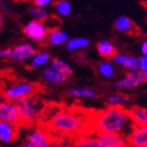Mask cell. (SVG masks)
<instances>
[{
  "label": "cell",
  "mask_w": 147,
  "mask_h": 147,
  "mask_svg": "<svg viewBox=\"0 0 147 147\" xmlns=\"http://www.w3.org/2000/svg\"><path fill=\"white\" fill-rule=\"evenodd\" d=\"M92 127L98 134H116L127 138L134 124L124 107L107 106L92 118Z\"/></svg>",
  "instance_id": "cell-1"
},
{
  "label": "cell",
  "mask_w": 147,
  "mask_h": 147,
  "mask_svg": "<svg viewBox=\"0 0 147 147\" xmlns=\"http://www.w3.org/2000/svg\"><path fill=\"white\" fill-rule=\"evenodd\" d=\"M88 122H92V119H86L85 113L67 109L55 113L49 121V125L54 130L62 135L79 136L85 134Z\"/></svg>",
  "instance_id": "cell-2"
},
{
  "label": "cell",
  "mask_w": 147,
  "mask_h": 147,
  "mask_svg": "<svg viewBox=\"0 0 147 147\" xmlns=\"http://www.w3.org/2000/svg\"><path fill=\"white\" fill-rule=\"evenodd\" d=\"M38 89L36 84L31 82H19L15 85L7 87L2 92L6 101H17L19 99L31 97Z\"/></svg>",
  "instance_id": "cell-3"
},
{
  "label": "cell",
  "mask_w": 147,
  "mask_h": 147,
  "mask_svg": "<svg viewBox=\"0 0 147 147\" xmlns=\"http://www.w3.org/2000/svg\"><path fill=\"white\" fill-rule=\"evenodd\" d=\"M147 81V74L143 73L141 71H130L126 74L122 79L117 80L113 83V87L118 90L123 89H134L137 88L143 83H146Z\"/></svg>",
  "instance_id": "cell-4"
},
{
  "label": "cell",
  "mask_w": 147,
  "mask_h": 147,
  "mask_svg": "<svg viewBox=\"0 0 147 147\" xmlns=\"http://www.w3.org/2000/svg\"><path fill=\"white\" fill-rule=\"evenodd\" d=\"M18 111L20 122L30 123L33 122L38 113V108L35 105V102L31 99V97L19 99L14 102Z\"/></svg>",
  "instance_id": "cell-5"
},
{
  "label": "cell",
  "mask_w": 147,
  "mask_h": 147,
  "mask_svg": "<svg viewBox=\"0 0 147 147\" xmlns=\"http://www.w3.org/2000/svg\"><path fill=\"white\" fill-rule=\"evenodd\" d=\"M49 28L45 22L40 21H32L28 22L23 28V33L26 36V38L31 39L35 42H42L46 39L49 34Z\"/></svg>",
  "instance_id": "cell-6"
},
{
  "label": "cell",
  "mask_w": 147,
  "mask_h": 147,
  "mask_svg": "<svg viewBox=\"0 0 147 147\" xmlns=\"http://www.w3.org/2000/svg\"><path fill=\"white\" fill-rule=\"evenodd\" d=\"M38 51L33 44L28 42L20 43L16 45L14 49H12V53L9 58L13 61H24L32 59L36 55Z\"/></svg>",
  "instance_id": "cell-7"
},
{
  "label": "cell",
  "mask_w": 147,
  "mask_h": 147,
  "mask_svg": "<svg viewBox=\"0 0 147 147\" xmlns=\"http://www.w3.org/2000/svg\"><path fill=\"white\" fill-rule=\"evenodd\" d=\"M0 121L14 125H18L21 123L14 102L5 100L2 104H0Z\"/></svg>",
  "instance_id": "cell-8"
},
{
  "label": "cell",
  "mask_w": 147,
  "mask_h": 147,
  "mask_svg": "<svg viewBox=\"0 0 147 147\" xmlns=\"http://www.w3.org/2000/svg\"><path fill=\"white\" fill-rule=\"evenodd\" d=\"M126 140L128 147L147 146V126L134 125Z\"/></svg>",
  "instance_id": "cell-9"
},
{
  "label": "cell",
  "mask_w": 147,
  "mask_h": 147,
  "mask_svg": "<svg viewBox=\"0 0 147 147\" xmlns=\"http://www.w3.org/2000/svg\"><path fill=\"white\" fill-rule=\"evenodd\" d=\"M97 141L101 147H128L125 137L116 134H98Z\"/></svg>",
  "instance_id": "cell-10"
},
{
  "label": "cell",
  "mask_w": 147,
  "mask_h": 147,
  "mask_svg": "<svg viewBox=\"0 0 147 147\" xmlns=\"http://www.w3.org/2000/svg\"><path fill=\"white\" fill-rule=\"evenodd\" d=\"M19 127L18 125L0 121V142L4 144H12L18 140Z\"/></svg>",
  "instance_id": "cell-11"
},
{
  "label": "cell",
  "mask_w": 147,
  "mask_h": 147,
  "mask_svg": "<svg viewBox=\"0 0 147 147\" xmlns=\"http://www.w3.org/2000/svg\"><path fill=\"white\" fill-rule=\"evenodd\" d=\"M113 62L119 66L126 68L130 71H138L139 65H138V58L135 56L130 55H124V54H117L113 58Z\"/></svg>",
  "instance_id": "cell-12"
},
{
  "label": "cell",
  "mask_w": 147,
  "mask_h": 147,
  "mask_svg": "<svg viewBox=\"0 0 147 147\" xmlns=\"http://www.w3.org/2000/svg\"><path fill=\"white\" fill-rule=\"evenodd\" d=\"M28 143L35 147H51L52 140L43 130H34L28 136Z\"/></svg>",
  "instance_id": "cell-13"
},
{
  "label": "cell",
  "mask_w": 147,
  "mask_h": 147,
  "mask_svg": "<svg viewBox=\"0 0 147 147\" xmlns=\"http://www.w3.org/2000/svg\"><path fill=\"white\" fill-rule=\"evenodd\" d=\"M42 79L49 85H61L67 81V77L56 71L51 66H46L42 71Z\"/></svg>",
  "instance_id": "cell-14"
},
{
  "label": "cell",
  "mask_w": 147,
  "mask_h": 147,
  "mask_svg": "<svg viewBox=\"0 0 147 147\" xmlns=\"http://www.w3.org/2000/svg\"><path fill=\"white\" fill-rule=\"evenodd\" d=\"M134 125L147 126V109L142 106H131L127 110Z\"/></svg>",
  "instance_id": "cell-15"
},
{
  "label": "cell",
  "mask_w": 147,
  "mask_h": 147,
  "mask_svg": "<svg viewBox=\"0 0 147 147\" xmlns=\"http://www.w3.org/2000/svg\"><path fill=\"white\" fill-rule=\"evenodd\" d=\"M113 28H116L117 31L121 32V33L130 34L131 32H134L136 30V25L128 16L121 15V16H118L115 19V21H113Z\"/></svg>",
  "instance_id": "cell-16"
},
{
  "label": "cell",
  "mask_w": 147,
  "mask_h": 147,
  "mask_svg": "<svg viewBox=\"0 0 147 147\" xmlns=\"http://www.w3.org/2000/svg\"><path fill=\"white\" fill-rule=\"evenodd\" d=\"M96 49H97L99 56L105 59L113 58L118 54L116 46L113 45L109 40H106V39L99 41L97 43V45H96Z\"/></svg>",
  "instance_id": "cell-17"
},
{
  "label": "cell",
  "mask_w": 147,
  "mask_h": 147,
  "mask_svg": "<svg viewBox=\"0 0 147 147\" xmlns=\"http://www.w3.org/2000/svg\"><path fill=\"white\" fill-rule=\"evenodd\" d=\"M46 40H47V43L51 44V45L59 46L67 42L68 36L65 32L61 31L59 28H57L49 30L47 37H46Z\"/></svg>",
  "instance_id": "cell-18"
},
{
  "label": "cell",
  "mask_w": 147,
  "mask_h": 147,
  "mask_svg": "<svg viewBox=\"0 0 147 147\" xmlns=\"http://www.w3.org/2000/svg\"><path fill=\"white\" fill-rule=\"evenodd\" d=\"M89 44H90V41L88 39H86L84 37H77V38L68 39L67 42L65 43V47L69 52H76V51L85 49L89 46Z\"/></svg>",
  "instance_id": "cell-19"
},
{
  "label": "cell",
  "mask_w": 147,
  "mask_h": 147,
  "mask_svg": "<svg viewBox=\"0 0 147 147\" xmlns=\"http://www.w3.org/2000/svg\"><path fill=\"white\" fill-rule=\"evenodd\" d=\"M68 95L74 98H84V99H97L99 97V94L96 90L89 88H69L68 89Z\"/></svg>",
  "instance_id": "cell-20"
},
{
  "label": "cell",
  "mask_w": 147,
  "mask_h": 147,
  "mask_svg": "<svg viewBox=\"0 0 147 147\" xmlns=\"http://www.w3.org/2000/svg\"><path fill=\"white\" fill-rule=\"evenodd\" d=\"M51 55H49V52L46 51H41V52H38L36 55L31 59V62H30V66L32 68H39L42 67L44 65H46L51 61Z\"/></svg>",
  "instance_id": "cell-21"
},
{
  "label": "cell",
  "mask_w": 147,
  "mask_h": 147,
  "mask_svg": "<svg viewBox=\"0 0 147 147\" xmlns=\"http://www.w3.org/2000/svg\"><path fill=\"white\" fill-rule=\"evenodd\" d=\"M129 101V97L125 94L116 92V94H110L106 98V102L109 106L115 107H124V105Z\"/></svg>",
  "instance_id": "cell-22"
},
{
  "label": "cell",
  "mask_w": 147,
  "mask_h": 147,
  "mask_svg": "<svg viewBox=\"0 0 147 147\" xmlns=\"http://www.w3.org/2000/svg\"><path fill=\"white\" fill-rule=\"evenodd\" d=\"M51 67L54 68L56 71H58V73H60L61 75H63L65 77L71 76V74H73V67H71V65L59 58L52 59V65H51Z\"/></svg>",
  "instance_id": "cell-23"
},
{
  "label": "cell",
  "mask_w": 147,
  "mask_h": 147,
  "mask_svg": "<svg viewBox=\"0 0 147 147\" xmlns=\"http://www.w3.org/2000/svg\"><path fill=\"white\" fill-rule=\"evenodd\" d=\"M97 71H98L99 75L102 76L103 78H113L115 76V73H116L115 66L109 61H104L99 63Z\"/></svg>",
  "instance_id": "cell-24"
},
{
  "label": "cell",
  "mask_w": 147,
  "mask_h": 147,
  "mask_svg": "<svg viewBox=\"0 0 147 147\" xmlns=\"http://www.w3.org/2000/svg\"><path fill=\"white\" fill-rule=\"evenodd\" d=\"M30 15L35 21H40V22H46L49 19V14L45 9H40L37 6H32L30 9Z\"/></svg>",
  "instance_id": "cell-25"
},
{
  "label": "cell",
  "mask_w": 147,
  "mask_h": 147,
  "mask_svg": "<svg viewBox=\"0 0 147 147\" xmlns=\"http://www.w3.org/2000/svg\"><path fill=\"white\" fill-rule=\"evenodd\" d=\"M55 9H56V13L59 16H61V17H67V16H69L71 14L73 7H71V4L68 1L60 0V1L56 2Z\"/></svg>",
  "instance_id": "cell-26"
},
{
  "label": "cell",
  "mask_w": 147,
  "mask_h": 147,
  "mask_svg": "<svg viewBox=\"0 0 147 147\" xmlns=\"http://www.w3.org/2000/svg\"><path fill=\"white\" fill-rule=\"evenodd\" d=\"M76 147H101L97 139L94 138H81L78 140Z\"/></svg>",
  "instance_id": "cell-27"
},
{
  "label": "cell",
  "mask_w": 147,
  "mask_h": 147,
  "mask_svg": "<svg viewBox=\"0 0 147 147\" xmlns=\"http://www.w3.org/2000/svg\"><path fill=\"white\" fill-rule=\"evenodd\" d=\"M138 65H139V71L147 74V57L146 56H142V57L138 58Z\"/></svg>",
  "instance_id": "cell-28"
},
{
  "label": "cell",
  "mask_w": 147,
  "mask_h": 147,
  "mask_svg": "<svg viewBox=\"0 0 147 147\" xmlns=\"http://www.w3.org/2000/svg\"><path fill=\"white\" fill-rule=\"evenodd\" d=\"M33 3H34V6L40 7V9H44L46 6L51 5L52 1H51V0H35Z\"/></svg>",
  "instance_id": "cell-29"
},
{
  "label": "cell",
  "mask_w": 147,
  "mask_h": 147,
  "mask_svg": "<svg viewBox=\"0 0 147 147\" xmlns=\"http://www.w3.org/2000/svg\"><path fill=\"white\" fill-rule=\"evenodd\" d=\"M11 53H12V49L11 47L0 49V58H9Z\"/></svg>",
  "instance_id": "cell-30"
},
{
  "label": "cell",
  "mask_w": 147,
  "mask_h": 147,
  "mask_svg": "<svg viewBox=\"0 0 147 147\" xmlns=\"http://www.w3.org/2000/svg\"><path fill=\"white\" fill-rule=\"evenodd\" d=\"M141 54L147 57V41H144L141 45Z\"/></svg>",
  "instance_id": "cell-31"
},
{
  "label": "cell",
  "mask_w": 147,
  "mask_h": 147,
  "mask_svg": "<svg viewBox=\"0 0 147 147\" xmlns=\"http://www.w3.org/2000/svg\"><path fill=\"white\" fill-rule=\"evenodd\" d=\"M0 9H1V12H4V13H9L11 9H9V6L5 3H1L0 4Z\"/></svg>",
  "instance_id": "cell-32"
},
{
  "label": "cell",
  "mask_w": 147,
  "mask_h": 147,
  "mask_svg": "<svg viewBox=\"0 0 147 147\" xmlns=\"http://www.w3.org/2000/svg\"><path fill=\"white\" fill-rule=\"evenodd\" d=\"M5 101V98H4V96L1 92H0V104H2L3 102Z\"/></svg>",
  "instance_id": "cell-33"
},
{
  "label": "cell",
  "mask_w": 147,
  "mask_h": 147,
  "mask_svg": "<svg viewBox=\"0 0 147 147\" xmlns=\"http://www.w3.org/2000/svg\"><path fill=\"white\" fill-rule=\"evenodd\" d=\"M2 24H3V15H2V13L0 12V28H1Z\"/></svg>",
  "instance_id": "cell-34"
},
{
  "label": "cell",
  "mask_w": 147,
  "mask_h": 147,
  "mask_svg": "<svg viewBox=\"0 0 147 147\" xmlns=\"http://www.w3.org/2000/svg\"><path fill=\"white\" fill-rule=\"evenodd\" d=\"M21 147H35V146H33V145L30 144V143H25V144H23Z\"/></svg>",
  "instance_id": "cell-35"
},
{
  "label": "cell",
  "mask_w": 147,
  "mask_h": 147,
  "mask_svg": "<svg viewBox=\"0 0 147 147\" xmlns=\"http://www.w3.org/2000/svg\"><path fill=\"white\" fill-rule=\"evenodd\" d=\"M145 147H147V146H145Z\"/></svg>",
  "instance_id": "cell-36"
}]
</instances>
